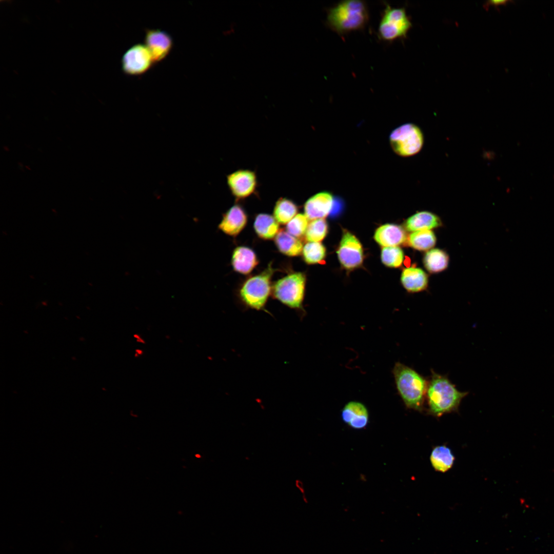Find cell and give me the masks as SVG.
Returning a JSON list of instances; mask_svg holds the SVG:
<instances>
[{"label": "cell", "mask_w": 554, "mask_h": 554, "mask_svg": "<svg viewBox=\"0 0 554 554\" xmlns=\"http://www.w3.org/2000/svg\"><path fill=\"white\" fill-rule=\"evenodd\" d=\"M227 183L233 196L238 200L246 199L253 194L257 187L255 172L249 169H239L227 176Z\"/></svg>", "instance_id": "30bf717a"}, {"label": "cell", "mask_w": 554, "mask_h": 554, "mask_svg": "<svg viewBox=\"0 0 554 554\" xmlns=\"http://www.w3.org/2000/svg\"><path fill=\"white\" fill-rule=\"evenodd\" d=\"M256 233L261 239L270 240L275 237L279 230V223L272 215L260 213L256 215L254 223Z\"/></svg>", "instance_id": "44dd1931"}, {"label": "cell", "mask_w": 554, "mask_h": 554, "mask_svg": "<svg viewBox=\"0 0 554 554\" xmlns=\"http://www.w3.org/2000/svg\"><path fill=\"white\" fill-rule=\"evenodd\" d=\"M308 224L305 214L299 213L287 224V231L295 237H301L305 234Z\"/></svg>", "instance_id": "83f0119b"}, {"label": "cell", "mask_w": 554, "mask_h": 554, "mask_svg": "<svg viewBox=\"0 0 554 554\" xmlns=\"http://www.w3.org/2000/svg\"><path fill=\"white\" fill-rule=\"evenodd\" d=\"M507 2V1H491L489 2V5L497 6L499 5H505Z\"/></svg>", "instance_id": "f546056e"}, {"label": "cell", "mask_w": 554, "mask_h": 554, "mask_svg": "<svg viewBox=\"0 0 554 554\" xmlns=\"http://www.w3.org/2000/svg\"><path fill=\"white\" fill-rule=\"evenodd\" d=\"M152 63L151 55L146 45L138 44L131 47L124 54L122 67L125 73L137 75L146 72Z\"/></svg>", "instance_id": "ba28073f"}, {"label": "cell", "mask_w": 554, "mask_h": 554, "mask_svg": "<svg viewBox=\"0 0 554 554\" xmlns=\"http://www.w3.org/2000/svg\"><path fill=\"white\" fill-rule=\"evenodd\" d=\"M304 261L309 264L320 262L325 256L326 249L320 242H308L302 250Z\"/></svg>", "instance_id": "484cf974"}, {"label": "cell", "mask_w": 554, "mask_h": 554, "mask_svg": "<svg viewBox=\"0 0 554 554\" xmlns=\"http://www.w3.org/2000/svg\"><path fill=\"white\" fill-rule=\"evenodd\" d=\"M274 271L270 264L262 272L249 278L244 283L240 296L247 307L257 310L264 309L271 292V278Z\"/></svg>", "instance_id": "277c9868"}, {"label": "cell", "mask_w": 554, "mask_h": 554, "mask_svg": "<svg viewBox=\"0 0 554 554\" xmlns=\"http://www.w3.org/2000/svg\"><path fill=\"white\" fill-rule=\"evenodd\" d=\"M369 18L368 6L364 1H343L328 9L326 24L333 31L342 35L364 29Z\"/></svg>", "instance_id": "3957f363"}, {"label": "cell", "mask_w": 554, "mask_h": 554, "mask_svg": "<svg viewBox=\"0 0 554 554\" xmlns=\"http://www.w3.org/2000/svg\"><path fill=\"white\" fill-rule=\"evenodd\" d=\"M305 283L303 273H290L275 283L272 287L273 296L288 307L300 310L302 308Z\"/></svg>", "instance_id": "8992f818"}, {"label": "cell", "mask_w": 554, "mask_h": 554, "mask_svg": "<svg viewBox=\"0 0 554 554\" xmlns=\"http://www.w3.org/2000/svg\"><path fill=\"white\" fill-rule=\"evenodd\" d=\"M275 243L279 251L288 256L299 255L303 250V244L287 231L281 230L275 237Z\"/></svg>", "instance_id": "ffe728a7"}, {"label": "cell", "mask_w": 554, "mask_h": 554, "mask_svg": "<svg viewBox=\"0 0 554 554\" xmlns=\"http://www.w3.org/2000/svg\"><path fill=\"white\" fill-rule=\"evenodd\" d=\"M468 393L458 390L446 375L431 370L426 396L427 413L440 417L446 413L457 412L462 399Z\"/></svg>", "instance_id": "6da1fadb"}, {"label": "cell", "mask_w": 554, "mask_h": 554, "mask_svg": "<svg viewBox=\"0 0 554 554\" xmlns=\"http://www.w3.org/2000/svg\"><path fill=\"white\" fill-rule=\"evenodd\" d=\"M392 372L398 394L406 407L420 412L423 411L428 380L399 362L394 364Z\"/></svg>", "instance_id": "7a4b0ae2"}, {"label": "cell", "mask_w": 554, "mask_h": 554, "mask_svg": "<svg viewBox=\"0 0 554 554\" xmlns=\"http://www.w3.org/2000/svg\"><path fill=\"white\" fill-rule=\"evenodd\" d=\"M247 216L244 209L239 205L232 206L223 215L219 228L225 233L236 236L245 227Z\"/></svg>", "instance_id": "5bb4252c"}, {"label": "cell", "mask_w": 554, "mask_h": 554, "mask_svg": "<svg viewBox=\"0 0 554 554\" xmlns=\"http://www.w3.org/2000/svg\"><path fill=\"white\" fill-rule=\"evenodd\" d=\"M145 42L153 63L160 62L166 57L173 46L171 36L160 29L147 30Z\"/></svg>", "instance_id": "8fae6325"}, {"label": "cell", "mask_w": 554, "mask_h": 554, "mask_svg": "<svg viewBox=\"0 0 554 554\" xmlns=\"http://www.w3.org/2000/svg\"><path fill=\"white\" fill-rule=\"evenodd\" d=\"M401 282L404 287L408 291L416 292L426 288L428 285V276L422 269L411 267L403 270Z\"/></svg>", "instance_id": "ac0fdd59"}, {"label": "cell", "mask_w": 554, "mask_h": 554, "mask_svg": "<svg viewBox=\"0 0 554 554\" xmlns=\"http://www.w3.org/2000/svg\"><path fill=\"white\" fill-rule=\"evenodd\" d=\"M430 461L436 471L445 472L452 467L455 457L450 448L445 445H440L432 448Z\"/></svg>", "instance_id": "d6986e66"}, {"label": "cell", "mask_w": 554, "mask_h": 554, "mask_svg": "<svg viewBox=\"0 0 554 554\" xmlns=\"http://www.w3.org/2000/svg\"><path fill=\"white\" fill-rule=\"evenodd\" d=\"M390 143L398 155L410 156L418 153L422 148L424 136L418 126L412 123H406L392 131Z\"/></svg>", "instance_id": "52a82bcc"}, {"label": "cell", "mask_w": 554, "mask_h": 554, "mask_svg": "<svg viewBox=\"0 0 554 554\" xmlns=\"http://www.w3.org/2000/svg\"><path fill=\"white\" fill-rule=\"evenodd\" d=\"M133 338H134L136 342L138 343L142 344H145V340L140 334L138 333H134L133 334Z\"/></svg>", "instance_id": "f1b7e54d"}, {"label": "cell", "mask_w": 554, "mask_h": 554, "mask_svg": "<svg viewBox=\"0 0 554 554\" xmlns=\"http://www.w3.org/2000/svg\"><path fill=\"white\" fill-rule=\"evenodd\" d=\"M374 239L379 245L386 247L400 245L407 241V237L404 229L400 226L387 224L376 230Z\"/></svg>", "instance_id": "9a60e30c"}, {"label": "cell", "mask_w": 554, "mask_h": 554, "mask_svg": "<svg viewBox=\"0 0 554 554\" xmlns=\"http://www.w3.org/2000/svg\"><path fill=\"white\" fill-rule=\"evenodd\" d=\"M339 260L347 269L360 266L363 260V251L359 240L350 232L345 231L337 250Z\"/></svg>", "instance_id": "9c48e42d"}, {"label": "cell", "mask_w": 554, "mask_h": 554, "mask_svg": "<svg viewBox=\"0 0 554 554\" xmlns=\"http://www.w3.org/2000/svg\"><path fill=\"white\" fill-rule=\"evenodd\" d=\"M441 225L440 219L436 214L429 211L418 212L405 222L406 229L409 231L430 230Z\"/></svg>", "instance_id": "e0dca14e"}, {"label": "cell", "mask_w": 554, "mask_h": 554, "mask_svg": "<svg viewBox=\"0 0 554 554\" xmlns=\"http://www.w3.org/2000/svg\"><path fill=\"white\" fill-rule=\"evenodd\" d=\"M343 422L355 429H361L369 422V412L365 405L361 402L352 401L347 403L341 411Z\"/></svg>", "instance_id": "4fadbf2b"}, {"label": "cell", "mask_w": 554, "mask_h": 554, "mask_svg": "<svg viewBox=\"0 0 554 554\" xmlns=\"http://www.w3.org/2000/svg\"><path fill=\"white\" fill-rule=\"evenodd\" d=\"M231 262L234 270L244 274L249 273L259 263L254 252L244 246L234 250Z\"/></svg>", "instance_id": "2e32d148"}, {"label": "cell", "mask_w": 554, "mask_h": 554, "mask_svg": "<svg viewBox=\"0 0 554 554\" xmlns=\"http://www.w3.org/2000/svg\"><path fill=\"white\" fill-rule=\"evenodd\" d=\"M298 211V207L292 201L281 197L275 203L273 217L279 223L286 224L297 214Z\"/></svg>", "instance_id": "603a6c76"}, {"label": "cell", "mask_w": 554, "mask_h": 554, "mask_svg": "<svg viewBox=\"0 0 554 554\" xmlns=\"http://www.w3.org/2000/svg\"><path fill=\"white\" fill-rule=\"evenodd\" d=\"M144 354V351L141 348H137L135 350L134 357L138 358L142 356Z\"/></svg>", "instance_id": "4dcf8cb0"}, {"label": "cell", "mask_w": 554, "mask_h": 554, "mask_svg": "<svg viewBox=\"0 0 554 554\" xmlns=\"http://www.w3.org/2000/svg\"><path fill=\"white\" fill-rule=\"evenodd\" d=\"M407 242L412 248L420 251L428 250L432 248L436 242V238L430 230L412 232L407 237Z\"/></svg>", "instance_id": "cb8c5ba5"}, {"label": "cell", "mask_w": 554, "mask_h": 554, "mask_svg": "<svg viewBox=\"0 0 554 554\" xmlns=\"http://www.w3.org/2000/svg\"><path fill=\"white\" fill-rule=\"evenodd\" d=\"M449 258L447 253L439 249H432L425 254L423 263L426 269L431 273H437L445 270L448 264Z\"/></svg>", "instance_id": "7402d4cb"}, {"label": "cell", "mask_w": 554, "mask_h": 554, "mask_svg": "<svg viewBox=\"0 0 554 554\" xmlns=\"http://www.w3.org/2000/svg\"><path fill=\"white\" fill-rule=\"evenodd\" d=\"M327 231V224L324 219L312 220L308 225L305 239L309 242H320L326 236Z\"/></svg>", "instance_id": "d4e9b609"}, {"label": "cell", "mask_w": 554, "mask_h": 554, "mask_svg": "<svg viewBox=\"0 0 554 554\" xmlns=\"http://www.w3.org/2000/svg\"><path fill=\"white\" fill-rule=\"evenodd\" d=\"M333 196L330 193L319 192L310 197L304 204L305 215L310 220L326 217L331 210Z\"/></svg>", "instance_id": "7c38bea8"}, {"label": "cell", "mask_w": 554, "mask_h": 554, "mask_svg": "<svg viewBox=\"0 0 554 554\" xmlns=\"http://www.w3.org/2000/svg\"><path fill=\"white\" fill-rule=\"evenodd\" d=\"M381 260L387 266L399 267L404 260L403 250L398 246L384 247L381 252Z\"/></svg>", "instance_id": "4316f807"}, {"label": "cell", "mask_w": 554, "mask_h": 554, "mask_svg": "<svg viewBox=\"0 0 554 554\" xmlns=\"http://www.w3.org/2000/svg\"><path fill=\"white\" fill-rule=\"evenodd\" d=\"M411 23L403 8H393L386 4L383 11L378 29V37L390 42L406 37Z\"/></svg>", "instance_id": "5b68a950"}]
</instances>
